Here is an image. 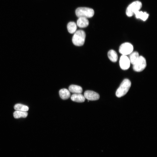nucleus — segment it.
Here are the masks:
<instances>
[{"instance_id": "nucleus-2", "label": "nucleus", "mask_w": 157, "mask_h": 157, "mask_svg": "<svg viewBox=\"0 0 157 157\" xmlns=\"http://www.w3.org/2000/svg\"><path fill=\"white\" fill-rule=\"evenodd\" d=\"M85 38V33L83 30H79L74 33L72 38V42L75 45L81 46L84 43Z\"/></svg>"}, {"instance_id": "nucleus-9", "label": "nucleus", "mask_w": 157, "mask_h": 157, "mask_svg": "<svg viewBox=\"0 0 157 157\" xmlns=\"http://www.w3.org/2000/svg\"><path fill=\"white\" fill-rule=\"evenodd\" d=\"M89 21L87 18L84 17H79L77 20V24L81 28L87 27L89 25Z\"/></svg>"}, {"instance_id": "nucleus-18", "label": "nucleus", "mask_w": 157, "mask_h": 157, "mask_svg": "<svg viewBox=\"0 0 157 157\" xmlns=\"http://www.w3.org/2000/svg\"><path fill=\"white\" fill-rule=\"evenodd\" d=\"M14 108L16 110L26 112L28 110V107L26 106L21 104H17L14 106Z\"/></svg>"}, {"instance_id": "nucleus-5", "label": "nucleus", "mask_w": 157, "mask_h": 157, "mask_svg": "<svg viewBox=\"0 0 157 157\" xmlns=\"http://www.w3.org/2000/svg\"><path fill=\"white\" fill-rule=\"evenodd\" d=\"M133 65V69L137 72L142 71L146 67V61L144 58L142 56H139V58Z\"/></svg>"}, {"instance_id": "nucleus-15", "label": "nucleus", "mask_w": 157, "mask_h": 157, "mask_svg": "<svg viewBox=\"0 0 157 157\" xmlns=\"http://www.w3.org/2000/svg\"><path fill=\"white\" fill-rule=\"evenodd\" d=\"M67 27L69 32L71 34L74 33L76 31L77 28L76 24L73 22H69L67 25Z\"/></svg>"}, {"instance_id": "nucleus-10", "label": "nucleus", "mask_w": 157, "mask_h": 157, "mask_svg": "<svg viewBox=\"0 0 157 157\" xmlns=\"http://www.w3.org/2000/svg\"><path fill=\"white\" fill-rule=\"evenodd\" d=\"M71 99L73 101L79 103L83 102L85 100L84 96L81 94H72Z\"/></svg>"}, {"instance_id": "nucleus-1", "label": "nucleus", "mask_w": 157, "mask_h": 157, "mask_svg": "<svg viewBox=\"0 0 157 157\" xmlns=\"http://www.w3.org/2000/svg\"><path fill=\"white\" fill-rule=\"evenodd\" d=\"M131 85V82L129 79H124L116 91V96L120 97L125 95L129 90Z\"/></svg>"}, {"instance_id": "nucleus-4", "label": "nucleus", "mask_w": 157, "mask_h": 157, "mask_svg": "<svg viewBox=\"0 0 157 157\" xmlns=\"http://www.w3.org/2000/svg\"><path fill=\"white\" fill-rule=\"evenodd\" d=\"M142 7L141 2L139 1H135L130 4L127 7L126 10V14L128 17L132 16Z\"/></svg>"}, {"instance_id": "nucleus-14", "label": "nucleus", "mask_w": 157, "mask_h": 157, "mask_svg": "<svg viewBox=\"0 0 157 157\" xmlns=\"http://www.w3.org/2000/svg\"><path fill=\"white\" fill-rule=\"evenodd\" d=\"M108 56L109 59L112 62H116L118 59L117 53L113 50H110L108 52Z\"/></svg>"}, {"instance_id": "nucleus-11", "label": "nucleus", "mask_w": 157, "mask_h": 157, "mask_svg": "<svg viewBox=\"0 0 157 157\" xmlns=\"http://www.w3.org/2000/svg\"><path fill=\"white\" fill-rule=\"evenodd\" d=\"M59 94L60 98L64 100L68 99L71 96L69 91L65 88L60 89L59 91Z\"/></svg>"}, {"instance_id": "nucleus-17", "label": "nucleus", "mask_w": 157, "mask_h": 157, "mask_svg": "<svg viewBox=\"0 0 157 157\" xmlns=\"http://www.w3.org/2000/svg\"><path fill=\"white\" fill-rule=\"evenodd\" d=\"M28 113L26 112L16 110L13 113V116L15 118L26 117Z\"/></svg>"}, {"instance_id": "nucleus-16", "label": "nucleus", "mask_w": 157, "mask_h": 157, "mask_svg": "<svg viewBox=\"0 0 157 157\" xmlns=\"http://www.w3.org/2000/svg\"><path fill=\"white\" fill-rule=\"evenodd\" d=\"M139 56V54L138 52H132L130 54L129 58L130 63L133 65L138 59Z\"/></svg>"}, {"instance_id": "nucleus-8", "label": "nucleus", "mask_w": 157, "mask_h": 157, "mask_svg": "<svg viewBox=\"0 0 157 157\" xmlns=\"http://www.w3.org/2000/svg\"><path fill=\"white\" fill-rule=\"evenodd\" d=\"M85 98L90 101H95L99 99L100 96L96 92L91 90L86 91L84 93Z\"/></svg>"}, {"instance_id": "nucleus-6", "label": "nucleus", "mask_w": 157, "mask_h": 157, "mask_svg": "<svg viewBox=\"0 0 157 157\" xmlns=\"http://www.w3.org/2000/svg\"><path fill=\"white\" fill-rule=\"evenodd\" d=\"M133 49V46L129 42H125L120 46L119 52L122 55L126 56L131 53Z\"/></svg>"}, {"instance_id": "nucleus-12", "label": "nucleus", "mask_w": 157, "mask_h": 157, "mask_svg": "<svg viewBox=\"0 0 157 157\" xmlns=\"http://www.w3.org/2000/svg\"><path fill=\"white\" fill-rule=\"evenodd\" d=\"M69 92L74 94H81L83 91L82 87L79 86L72 85L69 87Z\"/></svg>"}, {"instance_id": "nucleus-3", "label": "nucleus", "mask_w": 157, "mask_h": 157, "mask_svg": "<svg viewBox=\"0 0 157 157\" xmlns=\"http://www.w3.org/2000/svg\"><path fill=\"white\" fill-rule=\"evenodd\" d=\"M75 13L76 16L78 17L91 18L94 15V11L92 9L90 8L79 7L76 10Z\"/></svg>"}, {"instance_id": "nucleus-7", "label": "nucleus", "mask_w": 157, "mask_h": 157, "mask_svg": "<svg viewBox=\"0 0 157 157\" xmlns=\"http://www.w3.org/2000/svg\"><path fill=\"white\" fill-rule=\"evenodd\" d=\"M130 63L129 58L126 56L122 55L121 56L119 64L121 69L124 70L128 69L130 67Z\"/></svg>"}, {"instance_id": "nucleus-13", "label": "nucleus", "mask_w": 157, "mask_h": 157, "mask_svg": "<svg viewBox=\"0 0 157 157\" xmlns=\"http://www.w3.org/2000/svg\"><path fill=\"white\" fill-rule=\"evenodd\" d=\"M136 18L140 19L144 21H146L149 17V14L146 12L139 10L136 12L134 14Z\"/></svg>"}]
</instances>
